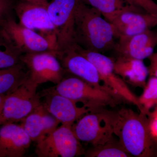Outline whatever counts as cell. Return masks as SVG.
Segmentation results:
<instances>
[{
	"mask_svg": "<svg viewBox=\"0 0 157 157\" xmlns=\"http://www.w3.org/2000/svg\"><path fill=\"white\" fill-rule=\"evenodd\" d=\"M113 134L131 155L153 156L155 141L151 137L146 114L122 108L113 111Z\"/></svg>",
	"mask_w": 157,
	"mask_h": 157,
	"instance_id": "1",
	"label": "cell"
},
{
	"mask_svg": "<svg viewBox=\"0 0 157 157\" xmlns=\"http://www.w3.org/2000/svg\"><path fill=\"white\" fill-rule=\"evenodd\" d=\"M102 15L81 0L75 11V43L85 49L101 53L113 49L117 38L115 29Z\"/></svg>",
	"mask_w": 157,
	"mask_h": 157,
	"instance_id": "2",
	"label": "cell"
},
{
	"mask_svg": "<svg viewBox=\"0 0 157 157\" xmlns=\"http://www.w3.org/2000/svg\"><path fill=\"white\" fill-rule=\"evenodd\" d=\"M53 88L60 94L82 103L91 112L104 110L107 107H115L125 102L112 90L93 86L76 76L64 77Z\"/></svg>",
	"mask_w": 157,
	"mask_h": 157,
	"instance_id": "3",
	"label": "cell"
},
{
	"mask_svg": "<svg viewBox=\"0 0 157 157\" xmlns=\"http://www.w3.org/2000/svg\"><path fill=\"white\" fill-rule=\"evenodd\" d=\"M38 86L28 77L17 89L6 96L0 114V125L20 122L41 105V95L37 92Z\"/></svg>",
	"mask_w": 157,
	"mask_h": 157,
	"instance_id": "4",
	"label": "cell"
},
{
	"mask_svg": "<svg viewBox=\"0 0 157 157\" xmlns=\"http://www.w3.org/2000/svg\"><path fill=\"white\" fill-rule=\"evenodd\" d=\"M72 127L79 141L93 146L103 145L113 138V111L104 109L88 113Z\"/></svg>",
	"mask_w": 157,
	"mask_h": 157,
	"instance_id": "5",
	"label": "cell"
},
{
	"mask_svg": "<svg viewBox=\"0 0 157 157\" xmlns=\"http://www.w3.org/2000/svg\"><path fill=\"white\" fill-rule=\"evenodd\" d=\"M0 29L22 54L44 52H57L56 36L37 33L16 22L13 16L6 19L0 26Z\"/></svg>",
	"mask_w": 157,
	"mask_h": 157,
	"instance_id": "6",
	"label": "cell"
},
{
	"mask_svg": "<svg viewBox=\"0 0 157 157\" xmlns=\"http://www.w3.org/2000/svg\"><path fill=\"white\" fill-rule=\"evenodd\" d=\"M73 47L94 65L98 70L101 81L103 82L104 85L112 90L126 102L135 105L140 112H142L138 97L130 90L122 78L115 73L113 59L101 52L85 49L76 43L73 45Z\"/></svg>",
	"mask_w": 157,
	"mask_h": 157,
	"instance_id": "7",
	"label": "cell"
},
{
	"mask_svg": "<svg viewBox=\"0 0 157 157\" xmlns=\"http://www.w3.org/2000/svg\"><path fill=\"white\" fill-rule=\"evenodd\" d=\"M35 152L39 157H74L84 153L73 127L63 124L37 141Z\"/></svg>",
	"mask_w": 157,
	"mask_h": 157,
	"instance_id": "8",
	"label": "cell"
},
{
	"mask_svg": "<svg viewBox=\"0 0 157 157\" xmlns=\"http://www.w3.org/2000/svg\"><path fill=\"white\" fill-rule=\"evenodd\" d=\"M81 0H52L48 11L55 28L57 52L75 44L74 21L76 8Z\"/></svg>",
	"mask_w": 157,
	"mask_h": 157,
	"instance_id": "9",
	"label": "cell"
},
{
	"mask_svg": "<svg viewBox=\"0 0 157 157\" xmlns=\"http://www.w3.org/2000/svg\"><path fill=\"white\" fill-rule=\"evenodd\" d=\"M56 52L23 54L21 63L27 69L29 78L39 85L51 82L56 85L64 77L66 72Z\"/></svg>",
	"mask_w": 157,
	"mask_h": 157,
	"instance_id": "10",
	"label": "cell"
},
{
	"mask_svg": "<svg viewBox=\"0 0 157 157\" xmlns=\"http://www.w3.org/2000/svg\"><path fill=\"white\" fill-rule=\"evenodd\" d=\"M107 21L113 25L117 39L132 36L157 25V16L128 4Z\"/></svg>",
	"mask_w": 157,
	"mask_h": 157,
	"instance_id": "11",
	"label": "cell"
},
{
	"mask_svg": "<svg viewBox=\"0 0 157 157\" xmlns=\"http://www.w3.org/2000/svg\"><path fill=\"white\" fill-rule=\"evenodd\" d=\"M41 96L45 109L61 124L73 126L82 117L91 112L88 108L78 107L74 101L58 94L53 87L44 90Z\"/></svg>",
	"mask_w": 157,
	"mask_h": 157,
	"instance_id": "12",
	"label": "cell"
},
{
	"mask_svg": "<svg viewBox=\"0 0 157 157\" xmlns=\"http://www.w3.org/2000/svg\"><path fill=\"white\" fill-rule=\"evenodd\" d=\"M48 2L36 3L19 0L14 5V12L19 24L35 31L39 30L42 35L56 34L55 28L48 11Z\"/></svg>",
	"mask_w": 157,
	"mask_h": 157,
	"instance_id": "13",
	"label": "cell"
},
{
	"mask_svg": "<svg viewBox=\"0 0 157 157\" xmlns=\"http://www.w3.org/2000/svg\"><path fill=\"white\" fill-rule=\"evenodd\" d=\"M57 56L66 72L73 74L93 86L112 90L101 84L100 76L94 65L75 50L72 45L57 52Z\"/></svg>",
	"mask_w": 157,
	"mask_h": 157,
	"instance_id": "14",
	"label": "cell"
},
{
	"mask_svg": "<svg viewBox=\"0 0 157 157\" xmlns=\"http://www.w3.org/2000/svg\"><path fill=\"white\" fill-rule=\"evenodd\" d=\"M157 45V32L148 29L132 36L119 38L113 49L118 56L143 60L154 53Z\"/></svg>",
	"mask_w": 157,
	"mask_h": 157,
	"instance_id": "15",
	"label": "cell"
},
{
	"mask_svg": "<svg viewBox=\"0 0 157 157\" xmlns=\"http://www.w3.org/2000/svg\"><path fill=\"white\" fill-rule=\"evenodd\" d=\"M32 142L30 137L21 124H7L0 128L2 157H23Z\"/></svg>",
	"mask_w": 157,
	"mask_h": 157,
	"instance_id": "16",
	"label": "cell"
},
{
	"mask_svg": "<svg viewBox=\"0 0 157 157\" xmlns=\"http://www.w3.org/2000/svg\"><path fill=\"white\" fill-rule=\"evenodd\" d=\"M20 122L32 141L36 143L54 131L60 124L46 110L42 103Z\"/></svg>",
	"mask_w": 157,
	"mask_h": 157,
	"instance_id": "17",
	"label": "cell"
},
{
	"mask_svg": "<svg viewBox=\"0 0 157 157\" xmlns=\"http://www.w3.org/2000/svg\"><path fill=\"white\" fill-rule=\"evenodd\" d=\"M113 64L115 73L126 83L135 87H145L148 70L142 60L118 56L113 59Z\"/></svg>",
	"mask_w": 157,
	"mask_h": 157,
	"instance_id": "18",
	"label": "cell"
},
{
	"mask_svg": "<svg viewBox=\"0 0 157 157\" xmlns=\"http://www.w3.org/2000/svg\"><path fill=\"white\" fill-rule=\"evenodd\" d=\"M21 63L0 69V94L7 96L13 92L27 79L28 72Z\"/></svg>",
	"mask_w": 157,
	"mask_h": 157,
	"instance_id": "19",
	"label": "cell"
},
{
	"mask_svg": "<svg viewBox=\"0 0 157 157\" xmlns=\"http://www.w3.org/2000/svg\"><path fill=\"white\" fill-rule=\"evenodd\" d=\"M22 54L0 29V69L11 67L21 63Z\"/></svg>",
	"mask_w": 157,
	"mask_h": 157,
	"instance_id": "20",
	"label": "cell"
},
{
	"mask_svg": "<svg viewBox=\"0 0 157 157\" xmlns=\"http://www.w3.org/2000/svg\"><path fill=\"white\" fill-rule=\"evenodd\" d=\"M86 157H132L121 145L119 141L115 142L113 138L103 145L93 146L85 154Z\"/></svg>",
	"mask_w": 157,
	"mask_h": 157,
	"instance_id": "21",
	"label": "cell"
},
{
	"mask_svg": "<svg viewBox=\"0 0 157 157\" xmlns=\"http://www.w3.org/2000/svg\"><path fill=\"white\" fill-rule=\"evenodd\" d=\"M143 92L138 98L142 113L147 116L150 114V109L157 106V78L150 76L144 88Z\"/></svg>",
	"mask_w": 157,
	"mask_h": 157,
	"instance_id": "22",
	"label": "cell"
},
{
	"mask_svg": "<svg viewBox=\"0 0 157 157\" xmlns=\"http://www.w3.org/2000/svg\"><path fill=\"white\" fill-rule=\"evenodd\" d=\"M82 1L87 6L100 11L107 20L126 5L125 0H82Z\"/></svg>",
	"mask_w": 157,
	"mask_h": 157,
	"instance_id": "23",
	"label": "cell"
},
{
	"mask_svg": "<svg viewBox=\"0 0 157 157\" xmlns=\"http://www.w3.org/2000/svg\"><path fill=\"white\" fill-rule=\"evenodd\" d=\"M127 4L140 8L149 14L157 16V4L153 0H125Z\"/></svg>",
	"mask_w": 157,
	"mask_h": 157,
	"instance_id": "24",
	"label": "cell"
},
{
	"mask_svg": "<svg viewBox=\"0 0 157 157\" xmlns=\"http://www.w3.org/2000/svg\"><path fill=\"white\" fill-rule=\"evenodd\" d=\"M15 0H0V26L9 17L13 16Z\"/></svg>",
	"mask_w": 157,
	"mask_h": 157,
	"instance_id": "25",
	"label": "cell"
},
{
	"mask_svg": "<svg viewBox=\"0 0 157 157\" xmlns=\"http://www.w3.org/2000/svg\"><path fill=\"white\" fill-rule=\"evenodd\" d=\"M149 128L151 137L155 142L157 141V110L151 113L148 116Z\"/></svg>",
	"mask_w": 157,
	"mask_h": 157,
	"instance_id": "26",
	"label": "cell"
},
{
	"mask_svg": "<svg viewBox=\"0 0 157 157\" xmlns=\"http://www.w3.org/2000/svg\"><path fill=\"white\" fill-rule=\"evenodd\" d=\"M150 65L148 68L149 75L157 78V52H154L148 58Z\"/></svg>",
	"mask_w": 157,
	"mask_h": 157,
	"instance_id": "27",
	"label": "cell"
},
{
	"mask_svg": "<svg viewBox=\"0 0 157 157\" xmlns=\"http://www.w3.org/2000/svg\"><path fill=\"white\" fill-rule=\"evenodd\" d=\"M6 97V96L4 95L0 94V114L2 112V109L3 104H4Z\"/></svg>",
	"mask_w": 157,
	"mask_h": 157,
	"instance_id": "28",
	"label": "cell"
},
{
	"mask_svg": "<svg viewBox=\"0 0 157 157\" xmlns=\"http://www.w3.org/2000/svg\"><path fill=\"white\" fill-rule=\"evenodd\" d=\"M21 1H27V2H32L36 3L48 2V0H21Z\"/></svg>",
	"mask_w": 157,
	"mask_h": 157,
	"instance_id": "29",
	"label": "cell"
},
{
	"mask_svg": "<svg viewBox=\"0 0 157 157\" xmlns=\"http://www.w3.org/2000/svg\"><path fill=\"white\" fill-rule=\"evenodd\" d=\"M156 110H157V107H156V109H155Z\"/></svg>",
	"mask_w": 157,
	"mask_h": 157,
	"instance_id": "30",
	"label": "cell"
},
{
	"mask_svg": "<svg viewBox=\"0 0 157 157\" xmlns=\"http://www.w3.org/2000/svg\"><path fill=\"white\" fill-rule=\"evenodd\" d=\"M0 157H1V155H0Z\"/></svg>",
	"mask_w": 157,
	"mask_h": 157,
	"instance_id": "31",
	"label": "cell"
}]
</instances>
